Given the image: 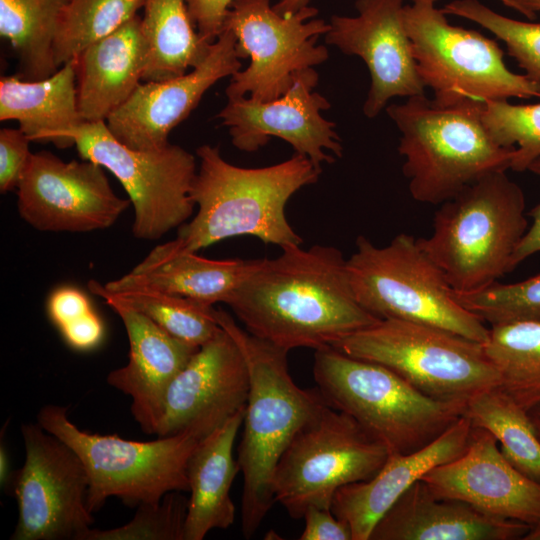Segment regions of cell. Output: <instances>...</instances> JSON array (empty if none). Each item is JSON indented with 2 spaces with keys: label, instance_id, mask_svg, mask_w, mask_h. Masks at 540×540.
Returning <instances> with one entry per match:
<instances>
[{
  "label": "cell",
  "instance_id": "36",
  "mask_svg": "<svg viewBox=\"0 0 540 540\" xmlns=\"http://www.w3.org/2000/svg\"><path fill=\"white\" fill-rule=\"evenodd\" d=\"M482 120L497 144L515 148L510 169L523 172L540 157V103L489 101L483 104Z\"/></svg>",
  "mask_w": 540,
  "mask_h": 540
},
{
  "label": "cell",
  "instance_id": "8",
  "mask_svg": "<svg viewBox=\"0 0 540 540\" xmlns=\"http://www.w3.org/2000/svg\"><path fill=\"white\" fill-rule=\"evenodd\" d=\"M67 407L45 405L37 422L69 445L88 476L86 505L98 511L110 497L129 506L159 502L172 491H189L187 463L201 440L191 433L158 437L148 442L126 440L79 429Z\"/></svg>",
  "mask_w": 540,
  "mask_h": 540
},
{
  "label": "cell",
  "instance_id": "35",
  "mask_svg": "<svg viewBox=\"0 0 540 540\" xmlns=\"http://www.w3.org/2000/svg\"><path fill=\"white\" fill-rule=\"evenodd\" d=\"M453 297L491 326L519 321L540 322V273L516 283L494 281L472 292L453 291Z\"/></svg>",
  "mask_w": 540,
  "mask_h": 540
},
{
  "label": "cell",
  "instance_id": "22",
  "mask_svg": "<svg viewBox=\"0 0 540 540\" xmlns=\"http://www.w3.org/2000/svg\"><path fill=\"white\" fill-rule=\"evenodd\" d=\"M471 431L469 419L462 415L425 447L408 454L389 455L371 479L345 485L336 491L332 513L349 525L352 540H369L380 518L411 485L431 469L456 459L466 450Z\"/></svg>",
  "mask_w": 540,
  "mask_h": 540
},
{
  "label": "cell",
  "instance_id": "2",
  "mask_svg": "<svg viewBox=\"0 0 540 540\" xmlns=\"http://www.w3.org/2000/svg\"><path fill=\"white\" fill-rule=\"evenodd\" d=\"M196 154L200 166L190 196L198 210L178 228L173 241L179 248L197 252L240 235L281 249L301 246L303 240L289 224L285 208L293 194L318 181L320 166L294 153L275 165L243 168L228 163L217 147L207 144Z\"/></svg>",
  "mask_w": 540,
  "mask_h": 540
},
{
  "label": "cell",
  "instance_id": "15",
  "mask_svg": "<svg viewBox=\"0 0 540 540\" xmlns=\"http://www.w3.org/2000/svg\"><path fill=\"white\" fill-rule=\"evenodd\" d=\"M130 203L115 194L101 165L65 162L48 151L31 154L17 186L20 217L44 232L107 229Z\"/></svg>",
  "mask_w": 540,
  "mask_h": 540
},
{
  "label": "cell",
  "instance_id": "18",
  "mask_svg": "<svg viewBox=\"0 0 540 540\" xmlns=\"http://www.w3.org/2000/svg\"><path fill=\"white\" fill-rule=\"evenodd\" d=\"M404 0H356V16L333 15L324 35L344 54L366 64L371 85L363 105L366 117H376L394 97L425 95L412 43L407 33Z\"/></svg>",
  "mask_w": 540,
  "mask_h": 540
},
{
  "label": "cell",
  "instance_id": "46",
  "mask_svg": "<svg viewBox=\"0 0 540 540\" xmlns=\"http://www.w3.org/2000/svg\"><path fill=\"white\" fill-rule=\"evenodd\" d=\"M521 10V14L529 20L537 18V12L540 11V0H515Z\"/></svg>",
  "mask_w": 540,
  "mask_h": 540
},
{
  "label": "cell",
  "instance_id": "27",
  "mask_svg": "<svg viewBox=\"0 0 540 540\" xmlns=\"http://www.w3.org/2000/svg\"><path fill=\"white\" fill-rule=\"evenodd\" d=\"M179 248L175 242L156 246L128 274L157 290L209 305L229 304L262 259H208Z\"/></svg>",
  "mask_w": 540,
  "mask_h": 540
},
{
  "label": "cell",
  "instance_id": "17",
  "mask_svg": "<svg viewBox=\"0 0 540 540\" xmlns=\"http://www.w3.org/2000/svg\"><path fill=\"white\" fill-rule=\"evenodd\" d=\"M317 83V72L307 68L280 97L269 101L228 99L217 117L229 127L232 144L239 150L256 151L275 136L317 166L333 163L335 157H342L343 147L335 123L321 115L330 103L313 91Z\"/></svg>",
  "mask_w": 540,
  "mask_h": 540
},
{
  "label": "cell",
  "instance_id": "34",
  "mask_svg": "<svg viewBox=\"0 0 540 540\" xmlns=\"http://www.w3.org/2000/svg\"><path fill=\"white\" fill-rule=\"evenodd\" d=\"M445 14L471 20L502 40L509 56L524 70L540 98V23L503 16L478 0H454L443 7Z\"/></svg>",
  "mask_w": 540,
  "mask_h": 540
},
{
  "label": "cell",
  "instance_id": "5",
  "mask_svg": "<svg viewBox=\"0 0 540 540\" xmlns=\"http://www.w3.org/2000/svg\"><path fill=\"white\" fill-rule=\"evenodd\" d=\"M420 247L455 292L481 289L510 272L512 254L528 229L522 189L495 171L440 204Z\"/></svg>",
  "mask_w": 540,
  "mask_h": 540
},
{
  "label": "cell",
  "instance_id": "32",
  "mask_svg": "<svg viewBox=\"0 0 540 540\" xmlns=\"http://www.w3.org/2000/svg\"><path fill=\"white\" fill-rule=\"evenodd\" d=\"M463 415L472 427L485 429L496 438L512 466L540 483V440L529 412L495 386L468 400Z\"/></svg>",
  "mask_w": 540,
  "mask_h": 540
},
{
  "label": "cell",
  "instance_id": "31",
  "mask_svg": "<svg viewBox=\"0 0 540 540\" xmlns=\"http://www.w3.org/2000/svg\"><path fill=\"white\" fill-rule=\"evenodd\" d=\"M103 286L123 303L189 345L200 347L221 329L213 305L157 290L136 281L129 274Z\"/></svg>",
  "mask_w": 540,
  "mask_h": 540
},
{
  "label": "cell",
  "instance_id": "13",
  "mask_svg": "<svg viewBox=\"0 0 540 540\" xmlns=\"http://www.w3.org/2000/svg\"><path fill=\"white\" fill-rule=\"evenodd\" d=\"M318 10L305 6L282 16L270 0H234L223 29L236 38L241 59L250 58L245 70L232 75L225 92L228 99L245 97L259 101L276 99L293 85L297 75L328 59V50L317 45L329 23L316 19Z\"/></svg>",
  "mask_w": 540,
  "mask_h": 540
},
{
  "label": "cell",
  "instance_id": "14",
  "mask_svg": "<svg viewBox=\"0 0 540 540\" xmlns=\"http://www.w3.org/2000/svg\"><path fill=\"white\" fill-rule=\"evenodd\" d=\"M23 466L10 484L18 506L11 540H81L94 521L88 476L77 453L37 422L21 426Z\"/></svg>",
  "mask_w": 540,
  "mask_h": 540
},
{
  "label": "cell",
  "instance_id": "23",
  "mask_svg": "<svg viewBox=\"0 0 540 540\" xmlns=\"http://www.w3.org/2000/svg\"><path fill=\"white\" fill-rule=\"evenodd\" d=\"M530 528L486 515L463 501L437 497L418 480L380 518L369 540H523Z\"/></svg>",
  "mask_w": 540,
  "mask_h": 540
},
{
  "label": "cell",
  "instance_id": "6",
  "mask_svg": "<svg viewBox=\"0 0 540 540\" xmlns=\"http://www.w3.org/2000/svg\"><path fill=\"white\" fill-rule=\"evenodd\" d=\"M315 351L314 380L327 404L356 420L390 455L425 447L464 413L466 403L429 397L381 364L331 346Z\"/></svg>",
  "mask_w": 540,
  "mask_h": 540
},
{
  "label": "cell",
  "instance_id": "19",
  "mask_svg": "<svg viewBox=\"0 0 540 540\" xmlns=\"http://www.w3.org/2000/svg\"><path fill=\"white\" fill-rule=\"evenodd\" d=\"M440 498L463 501L478 511L528 524L523 540H540V483L503 456L487 430L472 427L466 450L428 471L422 479Z\"/></svg>",
  "mask_w": 540,
  "mask_h": 540
},
{
  "label": "cell",
  "instance_id": "20",
  "mask_svg": "<svg viewBox=\"0 0 540 540\" xmlns=\"http://www.w3.org/2000/svg\"><path fill=\"white\" fill-rule=\"evenodd\" d=\"M234 34L224 29L203 61L184 75L140 83L132 96L107 119L110 132L135 150H157L173 128L196 108L217 81L241 70Z\"/></svg>",
  "mask_w": 540,
  "mask_h": 540
},
{
  "label": "cell",
  "instance_id": "1",
  "mask_svg": "<svg viewBox=\"0 0 540 540\" xmlns=\"http://www.w3.org/2000/svg\"><path fill=\"white\" fill-rule=\"evenodd\" d=\"M228 306L250 334L287 351L333 347L380 321L357 301L342 252L324 245L263 258Z\"/></svg>",
  "mask_w": 540,
  "mask_h": 540
},
{
  "label": "cell",
  "instance_id": "38",
  "mask_svg": "<svg viewBox=\"0 0 540 540\" xmlns=\"http://www.w3.org/2000/svg\"><path fill=\"white\" fill-rule=\"evenodd\" d=\"M30 139L18 129L0 130V192L7 193L17 188L20 178L29 162Z\"/></svg>",
  "mask_w": 540,
  "mask_h": 540
},
{
  "label": "cell",
  "instance_id": "9",
  "mask_svg": "<svg viewBox=\"0 0 540 540\" xmlns=\"http://www.w3.org/2000/svg\"><path fill=\"white\" fill-rule=\"evenodd\" d=\"M333 347L391 369L438 400L467 403L499 384L483 343L426 324L382 319Z\"/></svg>",
  "mask_w": 540,
  "mask_h": 540
},
{
  "label": "cell",
  "instance_id": "28",
  "mask_svg": "<svg viewBox=\"0 0 540 540\" xmlns=\"http://www.w3.org/2000/svg\"><path fill=\"white\" fill-rule=\"evenodd\" d=\"M142 30L149 47L144 81H163L200 64L212 43L197 33L185 0H145Z\"/></svg>",
  "mask_w": 540,
  "mask_h": 540
},
{
  "label": "cell",
  "instance_id": "24",
  "mask_svg": "<svg viewBox=\"0 0 540 540\" xmlns=\"http://www.w3.org/2000/svg\"><path fill=\"white\" fill-rule=\"evenodd\" d=\"M78 108L85 122L106 121L143 80L149 47L136 15L75 58Z\"/></svg>",
  "mask_w": 540,
  "mask_h": 540
},
{
  "label": "cell",
  "instance_id": "42",
  "mask_svg": "<svg viewBox=\"0 0 540 540\" xmlns=\"http://www.w3.org/2000/svg\"><path fill=\"white\" fill-rule=\"evenodd\" d=\"M69 347L77 351H89L103 341L105 327L102 319L92 310L77 322L59 330Z\"/></svg>",
  "mask_w": 540,
  "mask_h": 540
},
{
  "label": "cell",
  "instance_id": "4",
  "mask_svg": "<svg viewBox=\"0 0 540 540\" xmlns=\"http://www.w3.org/2000/svg\"><path fill=\"white\" fill-rule=\"evenodd\" d=\"M483 103L439 106L425 95L391 104L398 152L414 200L439 205L485 175L510 169L515 148L500 146L482 120Z\"/></svg>",
  "mask_w": 540,
  "mask_h": 540
},
{
  "label": "cell",
  "instance_id": "11",
  "mask_svg": "<svg viewBox=\"0 0 540 540\" xmlns=\"http://www.w3.org/2000/svg\"><path fill=\"white\" fill-rule=\"evenodd\" d=\"M389 455L356 420L327 405L281 455L273 479L275 502L295 519L310 506L331 508L339 488L371 479Z\"/></svg>",
  "mask_w": 540,
  "mask_h": 540
},
{
  "label": "cell",
  "instance_id": "16",
  "mask_svg": "<svg viewBox=\"0 0 540 540\" xmlns=\"http://www.w3.org/2000/svg\"><path fill=\"white\" fill-rule=\"evenodd\" d=\"M248 393L246 359L221 327L170 384L155 435L191 433L203 439L245 408Z\"/></svg>",
  "mask_w": 540,
  "mask_h": 540
},
{
  "label": "cell",
  "instance_id": "45",
  "mask_svg": "<svg viewBox=\"0 0 540 540\" xmlns=\"http://www.w3.org/2000/svg\"><path fill=\"white\" fill-rule=\"evenodd\" d=\"M310 0H280L278 3L273 5L274 10L282 15L287 16L291 15L305 6H308Z\"/></svg>",
  "mask_w": 540,
  "mask_h": 540
},
{
  "label": "cell",
  "instance_id": "44",
  "mask_svg": "<svg viewBox=\"0 0 540 540\" xmlns=\"http://www.w3.org/2000/svg\"><path fill=\"white\" fill-rule=\"evenodd\" d=\"M14 471L11 470L10 458L1 431L0 441V483L4 490H10Z\"/></svg>",
  "mask_w": 540,
  "mask_h": 540
},
{
  "label": "cell",
  "instance_id": "3",
  "mask_svg": "<svg viewBox=\"0 0 540 540\" xmlns=\"http://www.w3.org/2000/svg\"><path fill=\"white\" fill-rule=\"evenodd\" d=\"M215 317L239 345L249 372L237 459L243 475L242 532L249 539L275 503L273 479L281 455L297 432L328 404L317 388L302 389L293 381L289 351L250 334L221 309H216Z\"/></svg>",
  "mask_w": 540,
  "mask_h": 540
},
{
  "label": "cell",
  "instance_id": "29",
  "mask_svg": "<svg viewBox=\"0 0 540 540\" xmlns=\"http://www.w3.org/2000/svg\"><path fill=\"white\" fill-rule=\"evenodd\" d=\"M68 0H0V34L19 61L18 76L35 81L54 74V40Z\"/></svg>",
  "mask_w": 540,
  "mask_h": 540
},
{
  "label": "cell",
  "instance_id": "43",
  "mask_svg": "<svg viewBox=\"0 0 540 540\" xmlns=\"http://www.w3.org/2000/svg\"><path fill=\"white\" fill-rule=\"evenodd\" d=\"M528 170L540 176V157L531 163ZM528 215L533 221L512 254L509 265L510 272L526 258L540 252V203L534 206Z\"/></svg>",
  "mask_w": 540,
  "mask_h": 540
},
{
  "label": "cell",
  "instance_id": "26",
  "mask_svg": "<svg viewBox=\"0 0 540 540\" xmlns=\"http://www.w3.org/2000/svg\"><path fill=\"white\" fill-rule=\"evenodd\" d=\"M0 120H16L31 142L72 147L74 142L67 134L84 122L78 108L75 59L40 80L3 76Z\"/></svg>",
  "mask_w": 540,
  "mask_h": 540
},
{
  "label": "cell",
  "instance_id": "30",
  "mask_svg": "<svg viewBox=\"0 0 540 540\" xmlns=\"http://www.w3.org/2000/svg\"><path fill=\"white\" fill-rule=\"evenodd\" d=\"M498 387L527 412L540 407V322L492 325L483 343Z\"/></svg>",
  "mask_w": 540,
  "mask_h": 540
},
{
  "label": "cell",
  "instance_id": "7",
  "mask_svg": "<svg viewBox=\"0 0 540 540\" xmlns=\"http://www.w3.org/2000/svg\"><path fill=\"white\" fill-rule=\"evenodd\" d=\"M347 271L359 304L378 319H397L445 329L484 343L489 328L461 306L439 266L417 238L401 233L379 247L358 236Z\"/></svg>",
  "mask_w": 540,
  "mask_h": 540
},
{
  "label": "cell",
  "instance_id": "48",
  "mask_svg": "<svg viewBox=\"0 0 540 540\" xmlns=\"http://www.w3.org/2000/svg\"><path fill=\"white\" fill-rule=\"evenodd\" d=\"M530 418L536 430V434L540 440V407L529 411Z\"/></svg>",
  "mask_w": 540,
  "mask_h": 540
},
{
  "label": "cell",
  "instance_id": "10",
  "mask_svg": "<svg viewBox=\"0 0 540 540\" xmlns=\"http://www.w3.org/2000/svg\"><path fill=\"white\" fill-rule=\"evenodd\" d=\"M403 15L420 79L435 104L538 97L524 75L507 67L495 40L450 24L435 4L404 5Z\"/></svg>",
  "mask_w": 540,
  "mask_h": 540
},
{
  "label": "cell",
  "instance_id": "39",
  "mask_svg": "<svg viewBox=\"0 0 540 540\" xmlns=\"http://www.w3.org/2000/svg\"><path fill=\"white\" fill-rule=\"evenodd\" d=\"M92 310L88 297L72 286L55 289L47 302L48 316L58 330L77 322Z\"/></svg>",
  "mask_w": 540,
  "mask_h": 540
},
{
  "label": "cell",
  "instance_id": "47",
  "mask_svg": "<svg viewBox=\"0 0 540 540\" xmlns=\"http://www.w3.org/2000/svg\"><path fill=\"white\" fill-rule=\"evenodd\" d=\"M413 4H435L438 0H409ZM501 3H503L505 6L512 8L518 12H521L520 7L515 2V0H499Z\"/></svg>",
  "mask_w": 540,
  "mask_h": 540
},
{
  "label": "cell",
  "instance_id": "33",
  "mask_svg": "<svg viewBox=\"0 0 540 540\" xmlns=\"http://www.w3.org/2000/svg\"><path fill=\"white\" fill-rule=\"evenodd\" d=\"M145 0H68L59 20L54 59L58 67L113 33L143 9Z\"/></svg>",
  "mask_w": 540,
  "mask_h": 540
},
{
  "label": "cell",
  "instance_id": "40",
  "mask_svg": "<svg viewBox=\"0 0 540 540\" xmlns=\"http://www.w3.org/2000/svg\"><path fill=\"white\" fill-rule=\"evenodd\" d=\"M191 21L199 36L213 43L222 32L234 0H185Z\"/></svg>",
  "mask_w": 540,
  "mask_h": 540
},
{
  "label": "cell",
  "instance_id": "12",
  "mask_svg": "<svg viewBox=\"0 0 540 540\" xmlns=\"http://www.w3.org/2000/svg\"><path fill=\"white\" fill-rule=\"evenodd\" d=\"M67 136L81 159L110 171L121 183L134 208L133 235L157 240L192 216L190 191L197 173L195 157L167 144L157 150H135L121 143L105 121L83 122Z\"/></svg>",
  "mask_w": 540,
  "mask_h": 540
},
{
  "label": "cell",
  "instance_id": "41",
  "mask_svg": "<svg viewBox=\"0 0 540 540\" xmlns=\"http://www.w3.org/2000/svg\"><path fill=\"white\" fill-rule=\"evenodd\" d=\"M303 518L305 528L300 540H352L349 525L338 519L331 508L310 506Z\"/></svg>",
  "mask_w": 540,
  "mask_h": 540
},
{
  "label": "cell",
  "instance_id": "21",
  "mask_svg": "<svg viewBox=\"0 0 540 540\" xmlns=\"http://www.w3.org/2000/svg\"><path fill=\"white\" fill-rule=\"evenodd\" d=\"M88 288L118 314L129 340L128 363L112 370L107 383L131 398V413L143 432L156 434L167 390L199 347L173 337L99 282L90 280Z\"/></svg>",
  "mask_w": 540,
  "mask_h": 540
},
{
  "label": "cell",
  "instance_id": "25",
  "mask_svg": "<svg viewBox=\"0 0 540 540\" xmlns=\"http://www.w3.org/2000/svg\"><path fill=\"white\" fill-rule=\"evenodd\" d=\"M245 408L201 439L187 463L190 497L184 540H202L213 529H227L235 519L230 496L240 471L233 447L243 424Z\"/></svg>",
  "mask_w": 540,
  "mask_h": 540
},
{
  "label": "cell",
  "instance_id": "37",
  "mask_svg": "<svg viewBox=\"0 0 540 540\" xmlns=\"http://www.w3.org/2000/svg\"><path fill=\"white\" fill-rule=\"evenodd\" d=\"M188 500L180 491L169 492L159 502L138 505L123 526L90 528L81 540H184Z\"/></svg>",
  "mask_w": 540,
  "mask_h": 540
}]
</instances>
